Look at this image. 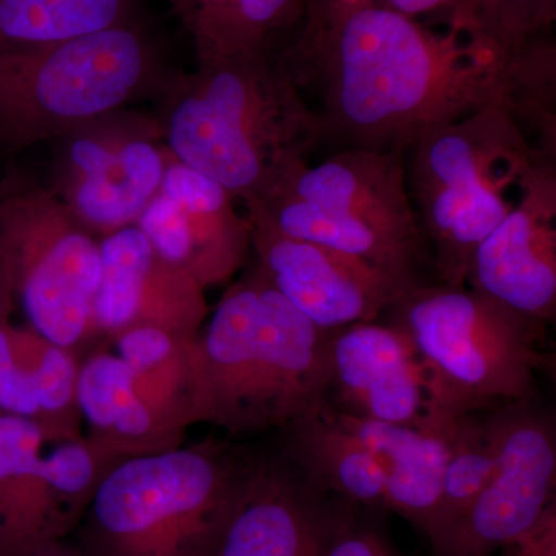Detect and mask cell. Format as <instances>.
I'll return each mask as SVG.
<instances>
[{
	"label": "cell",
	"mask_w": 556,
	"mask_h": 556,
	"mask_svg": "<svg viewBox=\"0 0 556 556\" xmlns=\"http://www.w3.org/2000/svg\"><path fill=\"white\" fill-rule=\"evenodd\" d=\"M294 33L280 58L317 94L327 141L405 153L428 131L503 105L538 144H556V51L506 65L369 0H308Z\"/></svg>",
	"instance_id": "cell-1"
},
{
	"label": "cell",
	"mask_w": 556,
	"mask_h": 556,
	"mask_svg": "<svg viewBox=\"0 0 556 556\" xmlns=\"http://www.w3.org/2000/svg\"><path fill=\"white\" fill-rule=\"evenodd\" d=\"M163 134L175 160L243 203L327 141L276 51L199 64L174 91Z\"/></svg>",
	"instance_id": "cell-2"
},
{
	"label": "cell",
	"mask_w": 556,
	"mask_h": 556,
	"mask_svg": "<svg viewBox=\"0 0 556 556\" xmlns=\"http://www.w3.org/2000/svg\"><path fill=\"white\" fill-rule=\"evenodd\" d=\"M328 338L255 266L200 331L197 424L249 437L317 408L328 388Z\"/></svg>",
	"instance_id": "cell-3"
},
{
	"label": "cell",
	"mask_w": 556,
	"mask_h": 556,
	"mask_svg": "<svg viewBox=\"0 0 556 556\" xmlns=\"http://www.w3.org/2000/svg\"><path fill=\"white\" fill-rule=\"evenodd\" d=\"M252 460L219 439L121 459L68 540L84 556H215Z\"/></svg>",
	"instance_id": "cell-4"
},
{
	"label": "cell",
	"mask_w": 556,
	"mask_h": 556,
	"mask_svg": "<svg viewBox=\"0 0 556 556\" xmlns=\"http://www.w3.org/2000/svg\"><path fill=\"white\" fill-rule=\"evenodd\" d=\"M404 156L433 280L445 287H466L475 249L517 204L538 164L556 159L503 105L428 131Z\"/></svg>",
	"instance_id": "cell-5"
},
{
	"label": "cell",
	"mask_w": 556,
	"mask_h": 556,
	"mask_svg": "<svg viewBox=\"0 0 556 556\" xmlns=\"http://www.w3.org/2000/svg\"><path fill=\"white\" fill-rule=\"evenodd\" d=\"M247 204L280 232L364 260L407 288L433 277L397 150L345 148L316 166L299 161Z\"/></svg>",
	"instance_id": "cell-6"
},
{
	"label": "cell",
	"mask_w": 556,
	"mask_h": 556,
	"mask_svg": "<svg viewBox=\"0 0 556 556\" xmlns=\"http://www.w3.org/2000/svg\"><path fill=\"white\" fill-rule=\"evenodd\" d=\"M391 324L426 358L457 415L536 399L544 325L467 287L437 281L402 292Z\"/></svg>",
	"instance_id": "cell-7"
},
{
	"label": "cell",
	"mask_w": 556,
	"mask_h": 556,
	"mask_svg": "<svg viewBox=\"0 0 556 556\" xmlns=\"http://www.w3.org/2000/svg\"><path fill=\"white\" fill-rule=\"evenodd\" d=\"M155 72V47L135 20L43 49L0 53V141L27 148L121 112Z\"/></svg>",
	"instance_id": "cell-8"
},
{
	"label": "cell",
	"mask_w": 556,
	"mask_h": 556,
	"mask_svg": "<svg viewBox=\"0 0 556 556\" xmlns=\"http://www.w3.org/2000/svg\"><path fill=\"white\" fill-rule=\"evenodd\" d=\"M0 274L42 338L76 357L93 340L100 241L50 190H24L0 203Z\"/></svg>",
	"instance_id": "cell-9"
},
{
	"label": "cell",
	"mask_w": 556,
	"mask_h": 556,
	"mask_svg": "<svg viewBox=\"0 0 556 556\" xmlns=\"http://www.w3.org/2000/svg\"><path fill=\"white\" fill-rule=\"evenodd\" d=\"M86 437H54L27 417L0 415V556L67 540L118 463Z\"/></svg>",
	"instance_id": "cell-10"
},
{
	"label": "cell",
	"mask_w": 556,
	"mask_h": 556,
	"mask_svg": "<svg viewBox=\"0 0 556 556\" xmlns=\"http://www.w3.org/2000/svg\"><path fill=\"white\" fill-rule=\"evenodd\" d=\"M496 459L484 489L434 556H495L555 506L554 417L533 401L493 409Z\"/></svg>",
	"instance_id": "cell-11"
},
{
	"label": "cell",
	"mask_w": 556,
	"mask_h": 556,
	"mask_svg": "<svg viewBox=\"0 0 556 556\" xmlns=\"http://www.w3.org/2000/svg\"><path fill=\"white\" fill-rule=\"evenodd\" d=\"M324 404L348 415L447 433L459 417L426 358L393 324L329 331Z\"/></svg>",
	"instance_id": "cell-12"
},
{
	"label": "cell",
	"mask_w": 556,
	"mask_h": 556,
	"mask_svg": "<svg viewBox=\"0 0 556 556\" xmlns=\"http://www.w3.org/2000/svg\"><path fill=\"white\" fill-rule=\"evenodd\" d=\"M159 135L152 123L121 112L70 131L54 195L94 237L137 225L170 159Z\"/></svg>",
	"instance_id": "cell-13"
},
{
	"label": "cell",
	"mask_w": 556,
	"mask_h": 556,
	"mask_svg": "<svg viewBox=\"0 0 556 556\" xmlns=\"http://www.w3.org/2000/svg\"><path fill=\"white\" fill-rule=\"evenodd\" d=\"M251 248L270 285L324 331L379 320L407 291L397 278L364 260L280 232L247 204Z\"/></svg>",
	"instance_id": "cell-14"
},
{
	"label": "cell",
	"mask_w": 556,
	"mask_h": 556,
	"mask_svg": "<svg viewBox=\"0 0 556 556\" xmlns=\"http://www.w3.org/2000/svg\"><path fill=\"white\" fill-rule=\"evenodd\" d=\"M233 200L214 179L170 155L159 193L135 226L163 262L206 291L229 280L251 249V226Z\"/></svg>",
	"instance_id": "cell-15"
},
{
	"label": "cell",
	"mask_w": 556,
	"mask_h": 556,
	"mask_svg": "<svg viewBox=\"0 0 556 556\" xmlns=\"http://www.w3.org/2000/svg\"><path fill=\"white\" fill-rule=\"evenodd\" d=\"M466 285L548 324L556 313V159L538 164L507 217L468 262Z\"/></svg>",
	"instance_id": "cell-16"
},
{
	"label": "cell",
	"mask_w": 556,
	"mask_h": 556,
	"mask_svg": "<svg viewBox=\"0 0 556 556\" xmlns=\"http://www.w3.org/2000/svg\"><path fill=\"white\" fill-rule=\"evenodd\" d=\"M332 507L283 453L254 456L215 556H321Z\"/></svg>",
	"instance_id": "cell-17"
},
{
	"label": "cell",
	"mask_w": 556,
	"mask_h": 556,
	"mask_svg": "<svg viewBox=\"0 0 556 556\" xmlns=\"http://www.w3.org/2000/svg\"><path fill=\"white\" fill-rule=\"evenodd\" d=\"M13 294L0 274V412L50 430H70L79 422L78 358L31 327L13 325Z\"/></svg>",
	"instance_id": "cell-18"
},
{
	"label": "cell",
	"mask_w": 556,
	"mask_h": 556,
	"mask_svg": "<svg viewBox=\"0 0 556 556\" xmlns=\"http://www.w3.org/2000/svg\"><path fill=\"white\" fill-rule=\"evenodd\" d=\"M327 408L382 464L387 473L383 508L428 536L441 501L448 431L434 433Z\"/></svg>",
	"instance_id": "cell-19"
},
{
	"label": "cell",
	"mask_w": 556,
	"mask_h": 556,
	"mask_svg": "<svg viewBox=\"0 0 556 556\" xmlns=\"http://www.w3.org/2000/svg\"><path fill=\"white\" fill-rule=\"evenodd\" d=\"M129 369L130 388L174 447L197 424L199 399V336L178 338L138 327L108 340Z\"/></svg>",
	"instance_id": "cell-20"
},
{
	"label": "cell",
	"mask_w": 556,
	"mask_h": 556,
	"mask_svg": "<svg viewBox=\"0 0 556 556\" xmlns=\"http://www.w3.org/2000/svg\"><path fill=\"white\" fill-rule=\"evenodd\" d=\"M283 455L311 484L353 506L386 510L387 473L353 434L339 426L327 405L280 428Z\"/></svg>",
	"instance_id": "cell-21"
},
{
	"label": "cell",
	"mask_w": 556,
	"mask_h": 556,
	"mask_svg": "<svg viewBox=\"0 0 556 556\" xmlns=\"http://www.w3.org/2000/svg\"><path fill=\"white\" fill-rule=\"evenodd\" d=\"M76 405L87 426L84 437L110 456L126 459L175 448L135 397L126 362L108 343L79 362Z\"/></svg>",
	"instance_id": "cell-22"
},
{
	"label": "cell",
	"mask_w": 556,
	"mask_h": 556,
	"mask_svg": "<svg viewBox=\"0 0 556 556\" xmlns=\"http://www.w3.org/2000/svg\"><path fill=\"white\" fill-rule=\"evenodd\" d=\"M195 47L199 64L274 51L302 24L308 0H167Z\"/></svg>",
	"instance_id": "cell-23"
},
{
	"label": "cell",
	"mask_w": 556,
	"mask_h": 556,
	"mask_svg": "<svg viewBox=\"0 0 556 556\" xmlns=\"http://www.w3.org/2000/svg\"><path fill=\"white\" fill-rule=\"evenodd\" d=\"M556 0H452L445 28L506 65L556 49Z\"/></svg>",
	"instance_id": "cell-24"
},
{
	"label": "cell",
	"mask_w": 556,
	"mask_h": 556,
	"mask_svg": "<svg viewBox=\"0 0 556 556\" xmlns=\"http://www.w3.org/2000/svg\"><path fill=\"white\" fill-rule=\"evenodd\" d=\"M134 21V0H0V53L30 51Z\"/></svg>",
	"instance_id": "cell-25"
},
{
	"label": "cell",
	"mask_w": 556,
	"mask_h": 556,
	"mask_svg": "<svg viewBox=\"0 0 556 556\" xmlns=\"http://www.w3.org/2000/svg\"><path fill=\"white\" fill-rule=\"evenodd\" d=\"M101 274L91 313L93 339L102 342L137 327L142 295L156 254L137 226L100 240Z\"/></svg>",
	"instance_id": "cell-26"
},
{
	"label": "cell",
	"mask_w": 556,
	"mask_h": 556,
	"mask_svg": "<svg viewBox=\"0 0 556 556\" xmlns=\"http://www.w3.org/2000/svg\"><path fill=\"white\" fill-rule=\"evenodd\" d=\"M448 455L441 501L427 540L437 547L484 489L496 459L492 412L466 413L447 433Z\"/></svg>",
	"instance_id": "cell-27"
},
{
	"label": "cell",
	"mask_w": 556,
	"mask_h": 556,
	"mask_svg": "<svg viewBox=\"0 0 556 556\" xmlns=\"http://www.w3.org/2000/svg\"><path fill=\"white\" fill-rule=\"evenodd\" d=\"M365 510L334 501L321 556H401L390 538L365 517Z\"/></svg>",
	"instance_id": "cell-28"
},
{
	"label": "cell",
	"mask_w": 556,
	"mask_h": 556,
	"mask_svg": "<svg viewBox=\"0 0 556 556\" xmlns=\"http://www.w3.org/2000/svg\"><path fill=\"white\" fill-rule=\"evenodd\" d=\"M369 2L379 3L427 24L434 25L433 21H439L442 27H445L450 9H452V0H369Z\"/></svg>",
	"instance_id": "cell-29"
},
{
	"label": "cell",
	"mask_w": 556,
	"mask_h": 556,
	"mask_svg": "<svg viewBox=\"0 0 556 556\" xmlns=\"http://www.w3.org/2000/svg\"><path fill=\"white\" fill-rule=\"evenodd\" d=\"M24 556H84L83 552L79 551L72 541L58 540L51 541V543L42 544V546L33 548L31 552Z\"/></svg>",
	"instance_id": "cell-30"
},
{
	"label": "cell",
	"mask_w": 556,
	"mask_h": 556,
	"mask_svg": "<svg viewBox=\"0 0 556 556\" xmlns=\"http://www.w3.org/2000/svg\"><path fill=\"white\" fill-rule=\"evenodd\" d=\"M495 556H532L527 554V552L522 551L521 547L515 546V544H510V546H506L501 548L500 552Z\"/></svg>",
	"instance_id": "cell-31"
}]
</instances>
